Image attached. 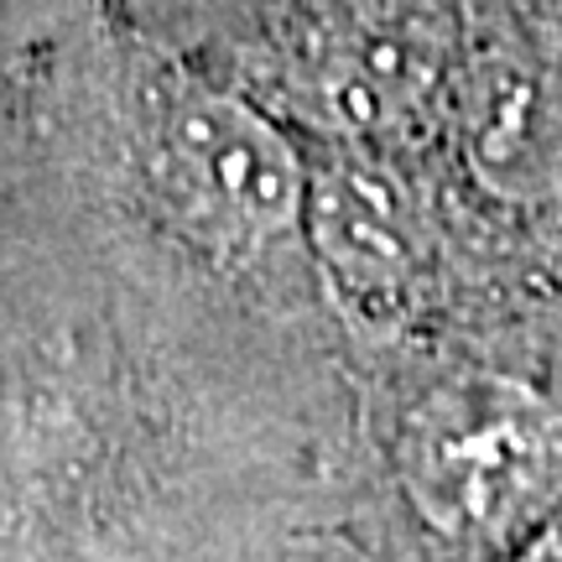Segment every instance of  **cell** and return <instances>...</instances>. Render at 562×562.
Segmentation results:
<instances>
[{"label":"cell","mask_w":562,"mask_h":562,"mask_svg":"<svg viewBox=\"0 0 562 562\" xmlns=\"http://www.w3.org/2000/svg\"><path fill=\"white\" fill-rule=\"evenodd\" d=\"M328 47H313V89L349 131H375L406 110V89L417 63L406 47V26L375 16H344L323 26Z\"/></svg>","instance_id":"277c9868"},{"label":"cell","mask_w":562,"mask_h":562,"mask_svg":"<svg viewBox=\"0 0 562 562\" xmlns=\"http://www.w3.org/2000/svg\"><path fill=\"white\" fill-rule=\"evenodd\" d=\"M146 136L161 193L203 240L266 245L297 220V161L245 104L188 79H151Z\"/></svg>","instance_id":"6da1fadb"},{"label":"cell","mask_w":562,"mask_h":562,"mask_svg":"<svg viewBox=\"0 0 562 562\" xmlns=\"http://www.w3.org/2000/svg\"><path fill=\"white\" fill-rule=\"evenodd\" d=\"M313 240L328 281L364 318H396L417 297V224L406 203L370 172H334L313 193Z\"/></svg>","instance_id":"3957f363"},{"label":"cell","mask_w":562,"mask_h":562,"mask_svg":"<svg viewBox=\"0 0 562 562\" xmlns=\"http://www.w3.org/2000/svg\"><path fill=\"white\" fill-rule=\"evenodd\" d=\"M406 474L438 521L501 526L552 480V432L542 412L505 385L438 391L412 417Z\"/></svg>","instance_id":"7a4b0ae2"}]
</instances>
